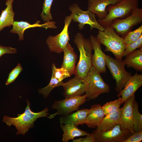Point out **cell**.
I'll return each instance as SVG.
<instances>
[{
	"label": "cell",
	"mask_w": 142,
	"mask_h": 142,
	"mask_svg": "<svg viewBox=\"0 0 142 142\" xmlns=\"http://www.w3.org/2000/svg\"><path fill=\"white\" fill-rule=\"evenodd\" d=\"M142 36V25L134 30L129 32L124 38L126 45L135 42Z\"/></svg>",
	"instance_id": "cell-30"
},
{
	"label": "cell",
	"mask_w": 142,
	"mask_h": 142,
	"mask_svg": "<svg viewBox=\"0 0 142 142\" xmlns=\"http://www.w3.org/2000/svg\"><path fill=\"white\" fill-rule=\"evenodd\" d=\"M142 140V130L135 132L123 142H140Z\"/></svg>",
	"instance_id": "cell-33"
},
{
	"label": "cell",
	"mask_w": 142,
	"mask_h": 142,
	"mask_svg": "<svg viewBox=\"0 0 142 142\" xmlns=\"http://www.w3.org/2000/svg\"><path fill=\"white\" fill-rule=\"evenodd\" d=\"M53 1L44 0L40 16L42 19L45 22H50L53 19L50 10Z\"/></svg>",
	"instance_id": "cell-28"
},
{
	"label": "cell",
	"mask_w": 142,
	"mask_h": 142,
	"mask_svg": "<svg viewBox=\"0 0 142 142\" xmlns=\"http://www.w3.org/2000/svg\"><path fill=\"white\" fill-rule=\"evenodd\" d=\"M94 53L92 58V65L101 73L106 72V55L102 51L100 44L96 37L91 35L90 37Z\"/></svg>",
	"instance_id": "cell-12"
},
{
	"label": "cell",
	"mask_w": 142,
	"mask_h": 142,
	"mask_svg": "<svg viewBox=\"0 0 142 142\" xmlns=\"http://www.w3.org/2000/svg\"><path fill=\"white\" fill-rule=\"evenodd\" d=\"M94 142H123L132 134L128 129H122L120 124L111 129L101 131L95 129L91 133Z\"/></svg>",
	"instance_id": "cell-11"
},
{
	"label": "cell",
	"mask_w": 142,
	"mask_h": 142,
	"mask_svg": "<svg viewBox=\"0 0 142 142\" xmlns=\"http://www.w3.org/2000/svg\"></svg>",
	"instance_id": "cell-36"
},
{
	"label": "cell",
	"mask_w": 142,
	"mask_h": 142,
	"mask_svg": "<svg viewBox=\"0 0 142 142\" xmlns=\"http://www.w3.org/2000/svg\"><path fill=\"white\" fill-rule=\"evenodd\" d=\"M104 28L103 31H98L96 37L97 40L105 47V52H111L115 58L122 60L126 45L124 38L120 37L111 26Z\"/></svg>",
	"instance_id": "cell-2"
},
{
	"label": "cell",
	"mask_w": 142,
	"mask_h": 142,
	"mask_svg": "<svg viewBox=\"0 0 142 142\" xmlns=\"http://www.w3.org/2000/svg\"><path fill=\"white\" fill-rule=\"evenodd\" d=\"M105 116L101 105H92L89 109L85 124L89 128H97Z\"/></svg>",
	"instance_id": "cell-19"
},
{
	"label": "cell",
	"mask_w": 142,
	"mask_h": 142,
	"mask_svg": "<svg viewBox=\"0 0 142 142\" xmlns=\"http://www.w3.org/2000/svg\"><path fill=\"white\" fill-rule=\"evenodd\" d=\"M23 70V68L21 64L18 63L9 73L5 83L6 85H8L14 82Z\"/></svg>",
	"instance_id": "cell-31"
},
{
	"label": "cell",
	"mask_w": 142,
	"mask_h": 142,
	"mask_svg": "<svg viewBox=\"0 0 142 142\" xmlns=\"http://www.w3.org/2000/svg\"><path fill=\"white\" fill-rule=\"evenodd\" d=\"M61 86L64 89L63 95L65 98L81 96L85 93L83 80L76 76L66 82H63Z\"/></svg>",
	"instance_id": "cell-14"
},
{
	"label": "cell",
	"mask_w": 142,
	"mask_h": 142,
	"mask_svg": "<svg viewBox=\"0 0 142 142\" xmlns=\"http://www.w3.org/2000/svg\"><path fill=\"white\" fill-rule=\"evenodd\" d=\"M27 106L24 111L21 114H18L17 117H12L6 115L2 118V121L7 125L11 126L13 125L17 131L16 135H24L29 130L33 128L34 123L39 118L46 117L48 118L49 109L46 107L39 112H34L32 111L30 108L31 103L28 100L26 99Z\"/></svg>",
	"instance_id": "cell-1"
},
{
	"label": "cell",
	"mask_w": 142,
	"mask_h": 142,
	"mask_svg": "<svg viewBox=\"0 0 142 142\" xmlns=\"http://www.w3.org/2000/svg\"><path fill=\"white\" fill-rule=\"evenodd\" d=\"M138 0H121L114 5H110L106 8L108 14L103 19H98L99 23L103 27L111 26L113 21L129 16L132 11L139 7Z\"/></svg>",
	"instance_id": "cell-5"
},
{
	"label": "cell",
	"mask_w": 142,
	"mask_h": 142,
	"mask_svg": "<svg viewBox=\"0 0 142 142\" xmlns=\"http://www.w3.org/2000/svg\"><path fill=\"white\" fill-rule=\"evenodd\" d=\"M52 74L54 77L60 82L65 78L71 76L68 71L65 68L61 67H56L55 63H53L52 65Z\"/></svg>",
	"instance_id": "cell-29"
},
{
	"label": "cell",
	"mask_w": 142,
	"mask_h": 142,
	"mask_svg": "<svg viewBox=\"0 0 142 142\" xmlns=\"http://www.w3.org/2000/svg\"><path fill=\"white\" fill-rule=\"evenodd\" d=\"M64 57L61 67L66 69L71 76L75 74L77 56L74 49L69 42L63 49Z\"/></svg>",
	"instance_id": "cell-17"
},
{
	"label": "cell",
	"mask_w": 142,
	"mask_h": 142,
	"mask_svg": "<svg viewBox=\"0 0 142 142\" xmlns=\"http://www.w3.org/2000/svg\"><path fill=\"white\" fill-rule=\"evenodd\" d=\"M121 0H88V10L94 14L99 18L103 19L108 14L106 10L110 5H114Z\"/></svg>",
	"instance_id": "cell-16"
},
{
	"label": "cell",
	"mask_w": 142,
	"mask_h": 142,
	"mask_svg": "<svg viewBox=\"0 0 142 142\" xmlns=\"http://www.w3.org/2000/svg\"><path fill=\"white\" fill-rule=\"evenodd\" d=\"M17 52L16 48L10 47H5L0 45V58L6 54H15Z\"/></svg>",
	"instance_id": "cell-34"
},
{
	"label": "cell",
	"mask_w": 142,
	"mask_h": 142,
	"mask_svg": "<svg viewBox=\"0 0 142 142\" xmlns=\"http://www.w3.org/2000/svg\"><path fill=\"white\" fill-rule=\"evenodd\" d=\"M123 60L128 68L142 71V48L136 50L126 55Z\"/></svg>",
	"instance_id": "cell-23"
},
{
	"label": "cell",
	"mask_w": 142,
	"mask_h": 142,
	"mask_svg": "<svg viewBox=\"0 0 142 142\" xmlns=\"http://www.w3.org/2000/svg\"><path fill=\"white\" fill-rule=\"evenodd\" d=\"M73 42L80 53L74 75L83 80L92 66L93 47L90 39L85 38L80 33L75 35Z\"/></svg>",
	"instance_id": "cell-3"
},
{
	"label": "cell",
	"mask_w": 142,
	"mask_h": 142,
	"mask_svg": "<svg viewBox=\"0 0 142 142\" xmlns=\"http://www.w3.org/2000/svg\"><path fill=\"white\" fill-rule=\"evenodd\" d=\"M133 124L135 132L142 130V115L139 110V105L135 99L133 105Z\"/></svg>",
	"instance_id": "cell-25"
},
{
	"label": "cell",
	"mask_w": 142,
	"mask_h": 142,
	"mask_svg": "<svg viewBox=\"0 0 142 142\" xmlns=\"http://www.w3.org/2000/svg\"><path fill=\"white\" fill-rule=\"evenodd\" d=\"M14 0H6V8L2 10L0 15V32L4 28L11 27L14 22L15 13L13 9Z\"/></svg>",
	"instance_id": "cell-21"
},
{
	"label": "cell",
	"mask_w": 142,
	"mask_h": 142,
	"mask_svg": "<svg viewBox=\"0 0 142 142\" xmlns=\"http://www.w3.org/2000/svg\"><path fill=\"white\" fill-rule=\"evenodd\" d=\"M60 127L63 132V142H67L69 140L74 139L75 137L86 136L89 134L73 125L60 124Z\"/></svg>",
	"instance_id": "cell-22"
},
{
	"label": "cell",
	"mask_w": 142,
	"mask_h": 142,
	"mask_svg": "<svg viewBox=\"0 0 142 142\" xmlns=\"http://www.w3.org/2000/svg\"><path fill=\"white\" fill-rule=\"evenodd\" d=\"M123 60L106 55V66L116 82L115 90L118 93L121 91L126 83L132 75L131 73L125 69Z\"/></svg>",
	"instance_id": "cell-6"
},
{
	"label": "cell",
	"mask_w": 142,
	"mask_h": 142,
	"mask_svg": "<svg viewBox=\"0 0 142 142\" xmlns=\"http://www.w3.org/2000/svg\"><path fill=\"white\" fill-rule=\"evenodd\" d=\"M83 80L88 100L95 99L100 95L109 93L110 91V86L104 81L101 73L92 65Z\"/></svg>",
	"instance_id": "cell-4"
},
{
	"label": "cell",
	"mask_w": 142,
	"mask_h": 142,
	"mask_svg": "<svg viewBox=\"0 0 142 142\" xmlns=\"http://www.w3.org/2000/svg\"><path fill=\"white\" fill-rule=\"evenodd\" d=\"M121 116V108H120L115 112L105 115L96 129L101 131L111 129L117 124H120Z\"/></svg>",
	"instance_id": "cell-20"
},
{
	"label": "cell",
	"mask_w": 142,
	"mask_h": 142,
	"mask_svg": "<svg viewBox=\"0 0 142 142\" xmlns=\"http://www.w3.org/2000/svg\"><path fill=\"white\" fill-rule=\"evenodd\" d=\"M121 97L114 101L107 102L104 104L102 107L105 115L113 113L118 110L122 104Z\"/></svg>",
	"instance_id": "cell-27"
},
{
	"label": "cell",
	"mask_w": 142,
	"mask_h": 142,
	"mask_svg": "<svg viewBox=\"0 0 142 142\" xmlns=\"http://www.w3.org/2000/svg\"><path fill=\"white\" fill-rule=\"evenodd\" d=\"M62 82L59 81L52 74L49 84L44 87L39 89L38 90V93L42 95L44 98H47L54 88L61 86Z\"/></svg>",
	"instance_id": "cell-26"
},
{
	"label": "cell",
	"mask_w": 142,
	"mask_h": 142,
	"mask_svg": "<svg viewBox=\"0 0 142 142\" xmlns=\"http://www.w3.org/2000/svg\"><path fill=\"white\" fill-rule=\"evenodd\" d=\"M72 21L71 13L65 17L64 27L61 32L56 36H50L48 37L46 42L50 52L57 53L63 52L70 40L68 28Z\"/></svg>",
	"instance_id": "cell-10"
},
{
	"label": "cell",
	"mask_w": 142,
	"mask_h": 142,
	"mask_svg": "<svg viewBox=\"0 0 142 142\" xmlns=\"http://www.w3.org/2000/svg\"><path fill=\"white\" fill-rule=\"evenodd\" d=\"M73 141V142H94L91 133H89L85 137L74 139Z\"/></svg>",
	"instance_id": "cell-35"
},
{
	"label": "cell",
	"mask_w": 142,
	"mask_h": 142,
	"mask_svg": "<svg viewBox=\"0 0 142 142\" xmlns=\"http://www.w3.org/2000/svg\"><path fill=\"white\" fill-rule=\"evenodd\" d=\"M142 48V36L136 41L131 44L126 45L124 52L123 57H125L131 53L137 48Z\"/></svg>",
	"instance_id": "cell-32"
},
{
	"label": "cell",
	"mask_w": 142,
	"mask_h": 142,
	"mask_svg": "<svg viewBox=\"0 0 142 142\" xmlns=\"http://www.w3.org/2000/svg\"><path fill=\"white\" fill-rule=\"evenodd\" d=\"M89 109H83L69 114L62 116L59 119L60 124H72L77 126L85 124Z\"/></svg>",
	"instance_id": "cell-18"
},
{
	"label": "cell",
	"mask_w": 142,
	"mask_h": 142,
	"mask_svg": "<svg viewBox=\"0 0 142 142\" xmlns=\"http://www.w3.org/2000/svg\"><path fill=\"white\" fill-rule=\"evenodd\" d=\"M69 8L72 12L73 22L79 23L78 26L79 29H82L86 24L90 26L91 30L94 28L100 31L104 29V27L96 19L95 15L89 10H82L76 3L71 5Z\"/></svg>",
	"instance_id": "cell-9"
},
{
	"label": "cell",
	"mask_w": 142,
	"mask_h": 142,
	"mask_svg": "<svg viewBox=\"0 0 142 142\" xmlns=\"http://www.w3.org/2000/svg\"><path fill=\"white\" fill-rule=\"evenodd\" d=\"M142 85V74L136 72L132 75L126 83L122 90L118 93L117 96H121L122 104L130 98Z\"/></svg>",
	"instance_id": "cell-15"
},
{
	"label": "cell",
	"mask_w": 142,
	"mask_h": 142,
	"mask_svg": "<svg viewBox=\"0 0 142 142\" xmlns=\"http://www.w3.org/2000/svg\"><path fill=\"white\" fill-rule=\"evenodd\" d=\"M88 97L85 94L80 96L65 98L62 100L55 101L52 107L56 110L57 111L49 116L48 118L52 119L57 115L62 116L67 115L77 110L79 106L88 100Z\"/></svg>",
	"instance_id": "cell-7"
},
{
	"label": "cell",
	"mask_w": 142,
	"mask_h": 142,
	"mask_svg": "<svg viewBox=\"0 0 142 142\" xmlns=\"http://www.w3.org/2000/svg\"><path fill=\"white\" fill-rule=\"evenodd\" d=\"M40 21H37L35 24H31L27 21H14L12 25L13 28L10 32L12 33L18 34L19 40H24V31L27 29L36 27L46 28V23L40 24Z\"/></svg>",
	"instance_id": "cell-24"
},
{
	"label": "cell",
	"mask_w": 142,
	"mask_h": 142,
	"mask_svg": "<svg viewBox=\"0 0 142 142\" xmlns=\"http://www.w3.org/2000/svg\"><path fill=\"white\" fill-rule=\"evenodd\" d=\"M142 22V9L138 7L134 9L131 14L126 17L114 20L111 26L119 35L124 38L131 31L134 26Z\"/></svg>",
	"instance_id": "cell-8"
},
{
	"label": "cell",
	"mask_w": 142,
	"mask_h": 142,
	"mask_svg": "<svg viewBox=\"0 0 142 142\" xmlns=\"http://www.w3.org/2000/svg\"><path fill=\"white\" fill-rule=\"evenodd\" d=\"M135 94L124 102L121 108V116L120 124L122 129L129 130L132 134L135 131L133 124V105L135 99Z\"/></svg>",
	"instance_id": "cell-13"
}]
</instances>
